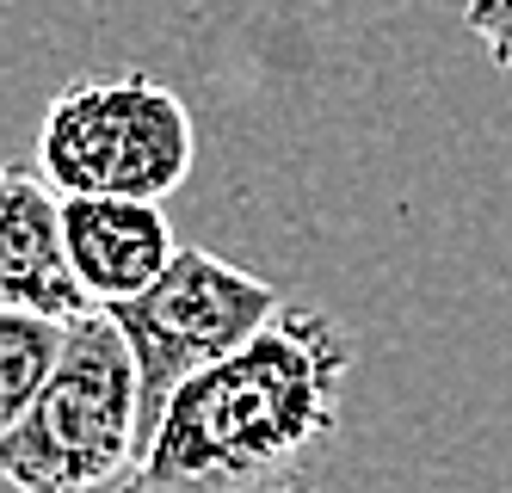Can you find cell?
<instances>
[{
	"instance_id": "obj_1",
	"label": "cell",
	"mask_w": 512,
	"mask_h": 493,
	"mask_svg": "<svg viewBox=\"0 0 512 493\" xmlns=\"http://www.w3.org/2000/svg\"><path fill=\"white\" fill-rule=\"evenodd\" d=\"M352 333L321 309H284L161 413L118 493H315L340 426Z\"/></svg>"
},
{
	"instance_id": "obj_2",
	"label": "cell",
	"mask_w": 512,
	"mask_h": 493,
	"mask_svg": "<svg viewBox=\"0 0 512 493\" xmlns=\"http://www.w3.org/2000/svg\"><path fill=\"white\" fill-rule=\"evenodd\" d=\"M142 376L105 302L68 321L62 358L31 407L0 432V481L19 493H99L136 463Z\"/></svg>"
},
{
	"instance_id": "obj_3",
	"label": "cell",
	"mask_w": 512,
	"mask_h": 493,
	"mask_svg": "<svg viewBox=\"0 0 512 493\" xmlns=\"http://www.w3.org/2000/svg\"><path fill=\"white\" fill-rule=\"evenodd\" d=\"M192 111L149 74H87L68 81L38 130V173L56 192L167 198L192 173Z\"/></svg>"
},
{
	"instance_id": "obj_4",
	"label": "cell",
	"mask_w": 512,
	"mask_h": 493,
	"mask_svg": "<svg viewBox=\"0 0 512 493\" xmlns=\"http://www.w3.org/2000/svg\"><path fill=\"white\" fill-rule=\"evenodd\" d=\"M105 309H112V321L124 327L136 376H142L136 444L149 450L167 401L186 389L198 370H210L229 352H241L247 339L284 309V290L266 284V278H253V272H241V265H229V259L204 253V247H179L173 265L149 290H136L124 302H105Z\"/></svg>"
},
{
	"instance_id": "obj_5",
	"label": "cell",
	"mask_w": 512,
	"mask_h": 493,
	"mask_svg": "<svg viewBox=\"0 0 512 493\" xmlns=\"http://www.w3.org/2000/svg\"><path fill=\"white\" fill-rule=\"evenodd\" d=\"M0 302L75 321L93 309L62 235V192L38 167H0Z\"/></svg>"
},
{
	"instance_id": "obj_6",
	"label": "cell",
	"mask_w": 512,
	"mask_h": 493,
	"mask_svg": "<svg viewBox=\"0 0 512 493\" xmlns=\"http://www.w3.org/2000/svg\"><path fill=\"white\" fill-rule=\"evenodd\" d=\"M62 235L75 278L87 284L93 302H124L149 290L179 253L161 204L118 192H62Z\"/></svg>"
},
{
	"instance_id": "obj_7",
	"label": "cell",
	"mask_w": 512,
	"mask_h": 493,
	"mask_svg": "<svg viewBox=\"0 0 512 493\" xmlns=\"http://www.w3.org/2000/svg\"><path fill=\"white\" fill-rule=\"evenodd\" d=\"M62 339H68V321L0 302V432H7L31 407V395L44 389V376L62 358Z\"/></svg>"
},
{
	"instance_id": "obj_8",
	"label": "cell",
	"mask_w": 512,
	"mask_h": 493,
	"mask_svg": "<svg viewBox=\"0 0 512 493\" xmlns=\"http://www.w3.org/2000/svg\"><path fill=\"white\" fill-rule=\"evenodd\" d=\"M463 25L488 44V56L512 74V0H469L463 7Z\"/></svg>"
}]
</instances>
